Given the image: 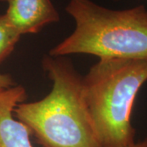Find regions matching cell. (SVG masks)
<instances>
[{
    "mask_svg": "<svg viewBox=\"0 0 147 147\" xmlns=\"http://www.w3.org/2000/svg\"><path fill=\"white\" fill-rule=\"evenodd\" d=\"M42 65L52 90L41 100L19 103L16 119L42 147H103L84 99L83 77L67 60L47 56Z\"/></svg>",
    "mask_w": 147,
    "mask_h": 147,
    "instance_id": "cell-1",
    "label": "cell"
},
{
    "mask_svg": "<svg viewBox=\"0 0 147 147\" xmlns=\"http://www.w3.org/2000/svg\"><path fill=\"white\" fill-rule=\"evenodd\" d=\"M65 11L75 29L49 56L89 54L100 59H147V9L112 10L92 0H69Z\"/></svg>",
    "mask_w": 147,
    "mask_h": 147,
    "instance_id": "cell-2",
    "label": "cell"
},
{
    "mask_svg": "<svg viewBox=\"0 0 147 147\" xmlns=\"http://www.w3.org/2000/svg\"><path fill=\"white\" fill-rule=\"evenodd\" d=\"M147 81V59H100L83 77L84 99L103 147L135 143L131 116Z\"/></svg>",
    "mask_w": 147,
    "mask_h": 147,
    "instance_id": "cell-3",
    "label": "cell"
},
{
    "mask_svg": "<svg viewBox=\"0 0 147 147\" xmlns=\"http://www.w3.org/2000/svg\"><path fill=\"white\" fill-rule=\"evenodd\" d=\"M7 3L5 15L21 36L37 34L60 20L51 0H7Z\"/></svg>",
    "mask_w": 147,
    "mask_h": 147,
    "instance_id": "cell-4",
    "label": "cell"
},
{
    "mask_svg": "<svg viewBox=\"0 0 147 147\" xmlns=\"http://www.w3.org/2000/svg\"><path fill=\"white\" fill-rule=\"evenodd\" d=\"M26 98V92L21 85L0 92V147H33L30 129L13 117L14 109Z\"/></svg>",
    "mask_w": 147,
    "mask_h": 147,
    "instance_id": "cell-5",
    "label": "cell"
},
{
    "mask_svg": "<svg viewBox=\"0 0 147 147\" xmlns=\"http://www.w3.org/2000/svg\"><path fill=\"white\" fill-rule=\"evenodd\" d=\"M16 30L4 14H0V64L14 50L21 38Z\"/></svg>",
    "mask_w": 147,
    "mask_h": 147,
    "instance_id": "cell-6",
    "label": "cell"
},
{
    "mask_svg": "<svg viewBox=\"0 0 147 147\" xmlns=\"http://www.w3.org/2000/svg\"><path fill=\"white\" fill-rule=\"evenodd\" d=\"M15 85L16 84L11 75L0 73V92L8 89Z\"/></svg>",
    "mask_w": 147,
    "mask_h": 147,
    "instance_id": "cell-7",
    "label": "cell"
},
{
    "mask_svg": "<svg viewBox=\"0 0 147 147\" xmlns=\"http://www.w3.org/2000/svg\"><path fill=\"white\" fill-rule=\"evenodd\" d=\"M128 147H147V137L138 142H135Z\"/></svg>",
    "mask_w": 147,
    "mask_h": 147,
    "instance_id": "cell-8",
    "label": "cell"
},
{
    "mask_svg": "<svg viewBox=\"0 0 147 147\" xmlns=\"http://www.w3.org/2000/svg\"><path fill=\"white\" fill-rule=\"evenodd\" d=\"M7 0H0V3H7Z\"/></svg>",
    "mask_w": 147,
    "mask_h": 147,
    "instance_id": "cell-9",
    "label": "cell"
},
{
    "mask_svg": "<svg viewBox=\"0 0 147 147\" xmlns=\"http://www.w3.org/2000/svg\"><path fill=\"white\" fill-rule=\"evenodd\" d=\"M114 1H117V0H114Z\"/></svg>",
    "mask_w": 147,
    "mask_h": 147,
    "instance_id": "cell-10",
    "label": "cell"
}]
</instances>
